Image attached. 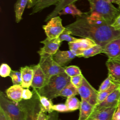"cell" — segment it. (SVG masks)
I'll return each mask as SVG.
<instances>
[{
	"instance_id": "6da1fadb",
	"label": "cell",
	"mask_w": 120,
	"mask_h": 120,
	"mask_svg": "<svg viewBox=\"0 0 120 120\" xmlns=\"http://www.w3.org/2000/svg\"><path fill=\"white\" fill-rule=\"evenodd\" d=\"M72 35L90 38L97 45L104 47L110 42L120 38V30L101 18H94L88 13L77 16L75 21L65 26Z\"/></svg>"
},
{
	"instance_id": "7a4b0ae2",
	"label": "cell",
	"mask_w": 120,
	"mask_h": 120,
	"mask_svg": "<svg viewBox=\"0 0 120 120\" xmlns=\"http://www.w3.org/2000/svg\"><path fill=\"white\" fill-rule=\"evenodd\" d=\"M90 7V16L101 18L112 24L120 14V10L112 4L110 0H88Z\"/></svg>"
},
{
	"instance_id": "3957f363",
	"label": "cell",
	"mask_w": 120,
	"mask_h": 120,
	"mask_svg": "<svg viewBox=\"0 0 120 120\" xmlns=\"http://www.w3.org/2000/svg\"><path fill=\"white\" fill-rule=\"evenodd\" d=\"M70 82V77L65 72L52 76L48 82L37 91L39 95L52 99L59 97V94L66 86Z\"/></svg>"
},
{
	"instance_id": "277c9868",
	"label": "cell",
	"mask_w": 120,
	"mask_h": 120,
	"mask_svg": "<svg viewBox=\"0 0 120 120\" xmlns=\"http://www.w3.org/2000/svg\"><path fill=\"white\" fill-rule=\"evenodd\" d=\"M0 108L9 120H25V111L21 101L17 102L11 100L2 91L0 92Z\"/></svg>"
},
{
	"instance_id": "5b68a950",
	"label": "cell",
	"mask_w": 120,
	"mask_h": 120,
	"mask_svg": "<svg viewBox=\"0 0 120 120\" xmlns=\"http://www.w3.org/2000/svg\"><path fill=\"white\" fill-rule=\"evenodd\" d=\"M38 54L40 56L38 64L45 74L46 83L52 76L65 72V68L59 65L54 60L52 55L44 53Z\"/></svg>"
},
{
	"instance_id": "8992f818",
	"label": "cell",
	"mask_w": 120,
	"mask_h": 120,
	"mask_svg": "<svg viewBox=\"0 0 120 120\" xmlns=\"http://www.w3.org/2000/svg\"><path fill=\"white\" fill-rule=\"evenodd\" d=\"M32 92L33 96L31 99L21 100L25 111V120H37L42 110L37 89L33 88Z\"/></svg>"
},
{
	"instance_id": "52a82bcc",
	"label": "cell",
	"mask_w": 120,
	"mask_h": 120,
	"mask_svg": "<svg viewBox=\"0 0 120 120\" xmlns=\"http://www.w3.org/2000/svg\"><path fill=\"white\" fill-rule=\"evenodd\" d=\"M78 94L81 99H83L93 105L98 104V92L93 88L84 77L81 86L77 88Z\"/></svg>"
},
{
	"instance_id": "ba28073f",
	"label": "cell",
	"mask_w": 120,
	"mask_h": 120,
	"mask_svg": "<svg viewBox=\"0 0 120 120\" xmlns=\"http://www.w3.org/2000/svg\"><path fill=\"white\" fill-rule=\"evenodd\" d=\"M47 38L50 39L56 38L65 30V27L62 24V20L59 16L51 19L46 25L43 26Z\"/></svg>"
},
{
	"instance_id": "9c48e42d",
	"label": "cell",
	"mask_w": 120,
	"mask_h": 120,
	"mask_svg": "<svg viewBox=\"0 0 120 120\" xmlns=\"http://www.w3.org/2000/svg\"><path fill=\"white\" fill-rule=\"evenodd\" d=\"M68 45L69 50L74 52L76 57H79L82 52L97 44L90 38H79V40L76 42L68 43Z\"/></svg>"
},
{
	"instance_id": "30bf717a",
	"label": "cell",
	"mask_w": 120,
	"mask_h": 120,
	"mask_svg": "<svg viewBox=\"0 0 120 120\" xmlns=\"http://www.w3.org/2000/svg\"><path fill=\"white\" fill-rule=\"evenodd\" d=\"M112 82L120 86V59H108L105 63Z\"/></svg>"
},
{
	"instance_id": "8fae6325",
	"label": "cell",
	"mask_w": 120,
	"mask_h": 120,
	"mask_svg": "<svg viewBox=\"0 0 120 120\" xmlns=\"http://www.w3.org/2000/svg\"><path fill=\"white\" fill-rule=\"evenodd\" d=\"M40 43L44 44V46L40 48L38 53H44L53 55L59 50L61 42L59 38L50 39L46 37L45 39L41 41Z\"/></svg>"
},
{
	"instance_id": "7c38bea8",
	"label": "cell",
	"mask_w": 120,
	"mask_h": 120,
	"mask_svg": "<svg viewBox=\"0 0 120 120\" xmlns=\"http://www.w3.org/2000/svg\"><path fill=\"white\" fill-rule=\"evenodd\" d=\"M120 103V91L119 89L113 91L103 102L97 104L94 110L108 107H117Z\"/></svg>"
},
{
	"instance_id": "4fadbf2b",
	"label": "cell",
	"mask_w": 120,
	"mask_h": 120,
	"mask_svg": "<svg viewBox=\"0 0 120 120\" xmlns=\"http://www.w3.org/2000/svg\"><path fill=\"white\" fill-rule=\"evenodd\" d=\"M102 53L108 59H120V38L115 39L103 47Z\"/></svg>"
},
{
	"instance_id": "5bb4252c",
	"label": "cell",
	"mask_w": 120,
	"mask_h": 120,
	"mask_svg": "<svg viewBox=\"0 0 120 120\" xmlns=\"http://www.w3.org/2000/svg\"><path fill=\"white\" fill-rule=\"evenodd\" d=\"M33 69L34 74L31 87L38 90L40 89L46 84L45 74L38 64L31 66Z\"/></svg>"
},
{
	"instance_id": "9a60e30c",
	"label": "cell",
	"mask_w": 120,
	"mask_h": 120,
	"mask_svg": "<svg viewBox=\"0 0 120 120\" xmlns=\"http://www.w3.org/2000/svg\"><path fill=\"white\" fill-rule=\"evenodd\" d=\"M76 56L71 50L60 51L58 50L56 53L52 55L54 60L60 66L65 67Z\"/></svg>"
},
{
	"instance_id": "2e32d148",
	"label": "cell",
	"mask_w": 120,
	"mask_h": 120,
	"mask_svg": "<svg viewBox=\"0 0 120 120\" xmlns=\"http://www.w3.org/2000/svg\"><path fill=\"white\" fill-rule=\"evenodd\" d=\"M117 107L94 110L88 120H112Z\"/></svg>"
},
{
	"instance_id": "e0dca14e",
	"label": "cell",
	"mask_w": 120,
	"mask_h": 120,
	"mask_svg": "<svg viewBox=\"0 0 120 120\" xmlns=\"http://www.w3.org/2000/svg\"><path fill=\"white\" fill-rule=\"evenodd\" d=\"M20 71L22 74V83L21 86L23 88H29L31 86L34 71L32 67L26 66L24 67H21Z\"/></svg>"
},
{
	"instance_id": "ac0fdd59",
	"label": "cell",
	"mask_w": 120,
	"mask_h": 120,
	"mask_svg": "<svg viewBox=\"0 0 120 120\" xmlns=\"http://www.w3.org/2000/svg\"><path fill=\"white\" fill-rule=\"evenodd\" d=\"M23 88L20 85H13L6 90L7 97L15 102H19L22 99V93Z\"/></svg>"
},
{
	"instance_id": "d6986e66",
	"label": "cell",
	"mask_w": 120,
	"mask_h": 120,
	"mask_svg": "<svg viewBox=\"0 0 120 120\" xmlns=\"http://www.w3.org/2000/svg\"><path fill=\"white\" fill-rule=\"evenodd\" d=\"M95 106L85 100L81 99L78 120H88L94 110Z\"/></svg>"
},
{
	"instance_id": "ffe728a7",
	"label": "cell",
	"mask_w": 120,
	"mask_h": 120,
	"mask_svg": "<svg viewBox=\"0 0 120 120\" xmlns=\"http://www.w3.org/2000/svg\"><path fill=\"white\" fill-rule=\"evenodd\" d=\"M61 0H36L30 15L38 13L52 5H56Z\"/></svg>"
},
{
	"instance_id": "44dd1931",
	"label": "cell",
	"mask_w": 120,
	"mask_h": 120,
	"mask_svg": "<svg viewBox=\"0 0 120 120\" xmlns=\"http://www.w3.org/2000/svg\"><path fill=\"white\" fill-rule=\"evenodd\" d=\"M78 0H60L57 4L55 6V8L54 10L49 14L48 15L46 18L45 20V22H48L52 18L56 16L65 7L68 6V5L74 3L76 1Z\"/></svg>"
},
{
	"instance_id": "7402d4cb",
	"label": "cell",
	"mask_w": 120,
	"mask_h": 120,
	"mask_svg": "<svg viewBox=\"0 0 120 120\" xmlns=\"http://www.w3.org/2000/svg\"><path fill=\"white\" fill-rule=\"evenodd\" d=\"M29 0H17L15 4V22L19 23L22 20L24 10L28 4Z\"/></svg>"
},
{
	"instance_id": "603a6c76",
	"label": "cell",
	"mask_w": 120,
	"mask_h": 120,
	"mask_svg": "<svg viewBox=\"0 0 120 120\" xmlns=\"http://www.w3.org/2000/svg\"><path fill=\"white\" fill-rule=\"evenodd\" d=\"M83 14L79 9H78L74 3H71L66 7H65L59 13L60 15H71L73 16H81Z\"/></svg>"
},
{
	"instance_id": "cb8c5ba5",
	"label": "cell",
	"mask_w": 120,
	"mask_h": 120,
	"mask_svg": "<svg viewBox=\"0 0 120 120\" xmlns=\"http://www.w3.org/2000/svg\"><path fill=\"white\" fill-rule=\"evenodd\" d=\"M77 94H78L77 88L70 82L67 84L64 88H63L59 94V96L68 98L75 96Z\"/></svg>"
},
{
	"instance_id": "d4e9b609",
	"label": "cell",
	"mask_w": 120,
	"mask_h": 120,
	"mask_svg": "<svg viewBox=\"0 0 120 120\" xmlns=\"http://www.w3.org/2000/svg\"><path fill=\"white\" fill-rule=\"evenodd\" d=\"M102 52L103 47L98 45H97L95 46L82 52V53L79 55V57L88 58L90 57L102 53Z\"/></svg>"
},
{
	"instance_id": "484cf974",
	"label": "cell",
	"mask_w": 120,
	"mask_h": 120,
	"mask_svg": "<svg viewBox=\"0 0 120 120\" xmlns=\"http://www.w3.org/2000/svg\"><path fill=\"white\" fill-rule=\"evenodd\" d=\"M120 86V85H118L112 82L109 88L104 91L98 92L97 104H98L103 102L113 91L119 89Z\"/></svg>"
},
{
	"instance_id": "4316f807",
	"label": "cell",
	"mask_w": 120,
	"mask_h": 120,
	"mask_svg": "<svg viewBox=\"0 0 120 120\" xmlns=\"http://www.w3.org/2000/svg\"><path fill=\"white\" fill-rule=\"evenodd\" d=\"M38 94L39 101L41 105L42 110L45 111V112H47L49 113L53 112L52 109V106L53 105V104L52 102V100L48 98L45 96H41L39 95L38 92Z\"/></svg>"
},
{
	"instance_id": "83f0119b",
	"label": "cell",
	"mask_w": 120,
	"mask_h": 120,
	"mask_svg": "<svg viewBox=\"0 0 120 120\" xmlns=\"http://www.w3.org/2000/svg\"><path fill=\"white\" fill-rule=\"evenodd\" d=\"M70 112H73L80 109L81 101L75 96L67 98L65 103Z\"/></svg>"
},
{
	"instance_id": "f1b7e54d",
	"label": "cell",
	"mask_w": 120,
	"mask_h": 120,
	"mask_svg": "<svg viewBox=\"0 0 120 120\" xmlns=\"http://www.w3.org/2000/svg\"><path fill=\"white\" fill-rule=\"evenodd\" d=\"M71 34L69 31L67 30L66 28L62 33L60 35L59 38L62 42L63 41H67L68 43L75 42L78 41L79 38H75L71 36Z\"/></svg>"
},
{
	"instance_id": "f546056e",
	"label": "cell",
	"mask_w": 120,
	"mask_h": 120,
	"mask_svg": "<svg viewBox=\"0 0 120 120\" xmlns=\"http://www.w3.org/2000/svg\"><path fill=\"white\" fill-rule=\"evenodd\" d=\"M64 68L65 72L70 77L82 74L81 69L77 66L72 65L65 67Z\"/></svg>"
},
{
	"instance_id": "4dcf8cb0",
	"label": "cell",
	"mask_w": 120,
	"mask_h": 120,
	"mask_svg": "<svg viewBox=\"0 0 120 120\" xmlns=\"http://www.w3.org/2000/svg\"><path fill=\"white\" fill-rule=\"evenodd\" d=\"M9 76L11 78L13 85H21L22 79V74L20 71H14L12 70Z\"/></svg>"
},
{
	"instance_id": "1f68e13d",
	"label": "cell",
	"mask_w": 120,
	"mask_h": 120,
	"mask_svg": "<svg viewBox=\"0 0 120 120\" xmlns=\"http://www.w3.org/2000/svg\"><path fill=\"white\" fill-rule=\"evenodd\" d=\"M12 69L6 63L1 64L0 68V75L2 77H6L10 75Z\"/></svg>"
},
{
	"instance_id": "d6a6232c",
	"label": "cell",
	"mask_w": 120,
	"mask_h": 120,
	"mask_svg": "<svg viewBox=\"0 0 120 120\" xmlns=\"http://www.w3.org/2000/svg\"><path fill=\"white\" fill-rule=\"evenodd\" d=\"M83 75L82 74L70 77V82L77 88H78L82 83Z\"/></svg>"
},
{
	"instance_id": "836d02e7",
	"label": "cell",
	"mask_w": 120,
	"mask_h": 120,
	"mask_svg": "<svg viewBox=\"0 0 120 120\" xmlns=\"http://www.w3.org/2000/svg\"><path fill=\"white\" fill-rule=\"evenodd\" d=\"M52 109L53 111H56L57 112H70L65 104H58L56 105H53L52 106Z\"/></svg>"
},
{
	"instance_id": "e575fe53",
	"label": "cell",
	"mask_w": 120,
	"mask_h": 120,
	"mask_svg": "<svg viewBox=\"0 0 120 120\" xmlns=\"http://www.w3.org/2000/svg\"><path fill=\"white\" fill-rule=\"evenodd\" d=\"M112 83V82L111 79L109 76H108V77L102 82V83L100 85L99 89L98 90V92H100L106 90L110 87Z\"/></svg>"
},
{
	"instance_id": "d590c367",
	"label": "cell",
	"mask_w": 120,
	"mask_h": 120,
	"mask_svg": "<svg viewBox=\"0 0 120 120\" xmlns=\"http://www.w3.org/2000/svg\"><path fill=\"white\" fill-rule=\"evenodd\" d=\"M33 96V92L31 91L28 88L23 89L22 93V98L24 100L31 99Z\"/></svg>"
},
{
	"instance_id": "8d00e7d4",
	"label": "cell",
	"mask_w": 120,
	"mask_h": 120,
	"mask_svg": "<svg viewBox=\"0 0 120 120\" xmlns=\"http://www.w3.org/2000/svg\"><path fill=\"white\" fill-rule=\"evenodd\" d=\"M111 25L115 30H120V14H119V15L115 18Z\"/></svg>"
},
{
	"instance_id": "74e56055",
	"label": "cell",
	"mask_w": 120,
	"mask_h": 120,
	"mask_svg": "<svg viewBox=\"0 0 120 120\" xmlns=\"http://www.w3.org/2000/svg\"><path fill=\"white\" fill-rule=\"evenodd\" d=\"M112 120H120V103L117 106L116 110L113 114Z\"/></svg>"
},
{
	"instance_id": "f35d334b",
	"label": "cell",
	"mask_w": 120,
	"mask_h": 120,
	"mask_svg": "<svg viewBox=\"0 0 120 120\" xmlns=\"http://www.w3.org/2000/svg\"><path fill=\"white\" fill-rule=\"evenodd\" d=\"M47 120H59L58 113L53 111L51 113H49V115H48Z\"/></svg>"
},
{
	"instance_id": "ab89813d",
	"label": "cell",
	"mask_w": 120,
	"mask_h": 120,
	"mask_svg": "<svg viewBox=\"0 0 120 120\" xmlns=\"http://www.w3.org/2000/svg\"><path fill=\"white\" fill-rule=\"evenodd\" d=\"M48 115L46 114V112L41 110L38 115L37 120H47Z\"/></svg>"
},
{
	"instance_id": "60d3db41",
	"label": "cell",
	"mask_w": 120,
	"mask_h": 120,
	"mask_svg": "<svg viewBox=\"0 0 120 120\" xmlns=\"http://www.w3.org/2000/svg\"><path fill=\"white\" fill-rule=\"evenodd\" d=\"M0 120H9L4 112L0 108Z\"/></svg>"
},
{
	"instance_id": "b9f144b4",
	"label": "cell",
	"mask_w": 120,
	"mask_h": 120,
	"mask_svg": "<svg viewBox=\"0 0 120 120\" xmlns=\"http://www.w3.org/2000/svg\"><path fill=\"white\" fill-rule=\"evenodd\" d=\"M36 0H29L28 4H27V8H30L32 7H33L35 3Z\"/></svg>"
},
{
	"instance_id": "7bdbcfd3",
	"label": "cell",
	"mask_w": 120,
	"mask_h": 120,
	"mask_svg": "<svg viewBox=\"0 0 120 120\" xmlns=\"http://www.w3.org/2000/svg\"><path fill=\"white\" fill-rule=\"evenodd\" d=\"M119 2H120V0H114V1L113 3H115L118 4Z\"/></svg>"
},
{
	"instance_id": "ee69618b",
	"label": "cell",
	"mask_w": 120,
	"mask_h": 120,
	"mask_svg": "<svg viewBox=\"0 0 120 120\" xmlns=\"http://www.w3.org/2000/svg\"><path fill=\"white\" fill-rule=\"evenodd\" d=\"M110 1H111V3H113L114 1V0H110Z\"/></svg>"
},
{
	"instance_id": "f6af8a7d",
	"label": "cell",
	"mask_w": 120,
	"mask_h": 120,
	"mask_svg": "<svg viewBox=\"0 0 120 120\" xmlns=\"http://www.w3.org/2000/svg\"><path fill=\"white\" fill-rule=\"evenodd\" d=\"M118 4V5H119V8L120 9V2H119Z\"/></svg>"
},
{
	"instance_id": "bcb514c9",
	"label": "cell",
	"mask_w": 120,
	"mask_h": 120,
	"mask_svg": "<svg viewBox=\"0 0 120 120\" xmlns=\"http://www.w3.org/2000/svg\"><path fill=\"white\" fill-rule=\"evenodd\" d=\"M119 90H120V87L119 88Z\"/></svg>"
},
{
	"instance_id": "7dc6e473",
	"label": "cell",
	"mask_w": 120,
	"mask_h": 120,
	"mask_svg": "<svg viewBox=\"0 0 120 120\" xmlns=\"http://www.w3.org/2000/svg\"></svg>"
}]
</instances>
